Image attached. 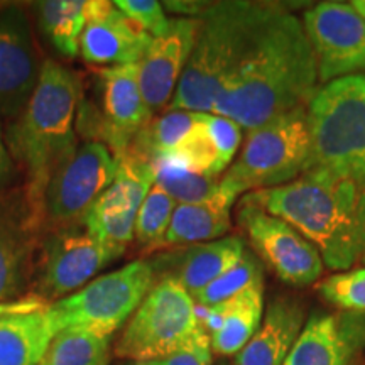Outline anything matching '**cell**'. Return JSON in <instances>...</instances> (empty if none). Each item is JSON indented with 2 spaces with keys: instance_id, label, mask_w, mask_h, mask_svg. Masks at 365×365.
Listing matches in <instances>:
<instances>
[{
  "instance_id": "obj_10",
  "label": "cell",
  "mask_w": 365,
  "mask_h": 365,
  "mask_svg": "<svg viewBox=\"0 0 365 365\" xmlns=\"http://www.w3.org/2000/svg\"><path fill=\"white\" fill-rule=\"evenodd\" d=\"M115 175L117 161L107 145L78 144L49 178L33 222L36 234L83 220Z\"/></svg>"
},
{
  "instance_id": "obj_36",
  "label": "cell",
  "mask_w": 365,
  "mask_h": 365,
  "mask_svg": "<svg viewBox=\"0 0 365 365\" xmlns=\"http://www.w3.org/2000/svg\"><path fill=\"white\" fill-rule=\"evenodd\" d=\"M12 171V159H11V153H9L6 139H4L2 134V125H0V190L2 186L6 185L9 176H11Z\"/></svg>"
},
{
  "instance_id": "obj_24",
  "label": "cell",
  "mask_w": 365,
  "mask_h": 365,
  "mask_svg": "<svg viewBox=\"0 0 365 365\" xmlns=\"http://www.w3.org/2000/svg\"><path fill=\"white\" fill-rule=\"evenodd\" d=\"M264 318V282L247 287L227 299L222 327L210 336L212 352L222 357L237 355L259 330Z\"/></svg>"
},
{
  "instance_id": "obj_22",
  "label": "cell",
  "mask_w": 365,
  "mask_h": 365,
  "mask_svg": "<svg viewBox=\"0 0 365 365\" xmlns=\"http://www.w3.org/2000/svg\"><path fill=\"white\" fill-rule=\"evenodd\" d=\"M36 235L27 217L19 220L0 207V303L21 298L33 277Z\"/></svg>"
},
{
  "instance_id": "obj_37",
  "label": "cell",
  "mask_w": 365,
  "mask_h": 365,
  "mask_svg": "<svg viewBox=\"0 0 365 365\" xmlns=\"http://www.w3.org/2000/svg\"><path fill=\"white\" fill-rule=\"evenodd\" d=\"M350 4H352L355 12H357L359 16L365 21V0H354V2H350Z\"/></svg>"
},
{
  "instance_id": "obj_33",
  "label": "cell",
  "mask_w": 365,
  "mask_h": 365,
  "mask_svg": "<svg viewBox=\"0 0 365 365\" xmlns=\"http://www.w3.org/2000/svg\"><path fill=\"white\" fill-rule=\"evenodd\" d=\"M113 6L150 38H159L168 33L171 26V19L164 12V6L158 0H115Z\"/></svg>"
},
{
  "instance_id": "obj_13",
  "label": "cell",
  "mask_w": 365,
  "mask_h": 365,
  "mask_svg": "<svg viewBox=\"0 0 365 365\" xmlns=\"http://www.w3.org/2000/svg\"><path fill=\"white\" fill-rule=\"evenodd\" d=\"M301 22L317 59L322 86L365 70V21L352 4L319 2L304 12Z\"/></svg>"
},
{
  "instance_id": "obj_6",
  "label": "cell",
  "mask_w": 365,
  "mask_h": 365,
  "mask_svg": "<svg viewBox=\"0 0 365 365\" xmlns=\"http://www.w3.org/2000/svg\"><path fill=\"white\" fill-rule=\"evenodd\" d=\"M308 159L307 107H299L247 132L239 158L220 178V191L237 202L240 195L289 185L307 171Z\"/></svg>"
},
{
  "instance_id": "obj_8",
  "label": "cell",
  "mask_w": 365,
  "mask_h": 365,
  "mask_svg": "<svg viewBox=\"0 0 365 365\" xmlns=\"http://www.w3.org/2000/svg\"><path fill=\"white\" fill-rule=\"evenodd\" d=\"M154 282L156 274L149 261H134L95 277L76 293L49 304L54 330H83L110 339L125 327Z\"/></svg>"
},
{
  "instance_id": "obj_28",
  "label": "cell",
  "mask_w": 365,
  "mask_h": 365,
  "mask_svg": "<svg viewBox=\"0 0 365 365\" xmlns=\"http://www.w3.org/2000/svg\"><path fill=\"white\" fill-rule=\"evenodd\" d=\"M159 159H168V161L188 168V170L200 173V175L213 178H218L227 170L225 163H223L220 153H218L215 140L210 135L207 124H205V113H200L193 129L182 137L176 148Z\"/></svg>"
},
{
  "instance_id": "obj_31",
  "label": "cell",
  "mask_w": 365,
  "mask_h": 365,
  "mask_svg": "<svg viewBox=\"0 0 365 365\" xmlns=\"http://www.w3.org/2000/svg\"><path fill=\"white\" fill-rule=\"evenodd\" d=\"M257 282H264L262 261L252 250L247 249L234 267H230L220 277L210 282L193 298L198 307H213V304L222 303V301L234 298V296L250 286L257 284Z\"/></svg>"
},
{
  "instance_id": "obj_4",
  "label": "cell",
  "mask_w": 365,
  "mask_h": 365,
  "mask_svg": "<svg viewBox=\"0 0 365 365\" xmlns=\"http://www.w3.org/2000/svg\"><path fill=\"white\" fill-rule=\"evenodd\" d=\"M276 6L250 0L208 4L198 17L193 53L168 110L212 112L218 91L234 75Z\"/></svg>"
},
{
  "instance_id": "obj_15",
  "label": "cell",
  "mask_w": 365,
  "mask_h": 365,
  "mask_svg": "<svg viewBox=\"0 0 365 365\" xmlns=\"http://www.w3.org/2000/svg\"><path fill=\"white\" fill-rule=\"evenodd\" d=\"M41 68L33 27L21 7L0 9V120L21 115L38 85Z\"/></svg>"
},
{
  "instance_id": "obj_17",
  "label": "cell",
  "mask_w": 365,
  "mask_h": 365,
  "mask_svg": "<svg viewBox=\"0 0 365 365\" xmlns=\"http://www.w3.org/2000/svg\"><path fill=\"white\" fill-rule=\"evenodd\" d=\"M149 34L139 29L108 0H86V26L80 39V54L93 66L137 65L148 51Z\"/></svg>"
},
{
  "instance_id": "obj_26",
  "label": "cell",
  "mask_w": 365,
  "mask_h": 365,
  "mask_svg": "<svg viewBox=\"0 0 365 365\" xmlns=\"http://www.w3.org/2000/svg\"><path fill=\"white\" fill-rule=\"evenodd\" d=\"M200 113L202 112L168 110L163 115L153 117L137 134L129 153L154 163L176 148L182 137L193 129Z\"/></svg>"
},
{
  "instance_id": "obj_3",
  "label": "cell",
  "mask_w": 365,
  "mask_h": 365,
  "mask_svg": "<svg viewBox=\"0 0 365 365\" xmlns=\"http://www.w3.org/2000/svg\"><path fill=\"white\" fill-rule=\"evenodd\" d=\"M80 97L78 76L48 59L24 110L9 124L7 149L27 175L26 205L31 228L49 178L80 144L76 137Z\"/></svg>"
},
{
  "instance_id": "obj_30",
  "label": "cell",
  "mask_w": 365,
  "mask_h": 365,
  "mask_svg": "<svg viewBox=\"0 0 365 365\" xmlns=\"http://www.w3.org/2000/svg\"><path fill=\"white\" fill-rule=\"evenodd\" d=\"M176 202L154 182L145 195L135 218V242L145 250H159L170 228Z\"/></svg>"
},
{
  "instance_id": "obj_25",
  "label": "cell",
  "mask_w": 365,
  "mask_h": 365,
  "mask_svg": "<svg viewBox=\"0 0 365 365\" xmlns=\"http://www.w3.org/2000/svg\"><path fill=\"white\" fill-rule=\"evenodd\" d=\"M34 6L41 29L56 51L76 56L86 26V0H46Z\"/></svg>"
},
{
  "instance_id": "obj_1",
  "label": "cell",
  "mask_w": 365,
  "mask_h": 365,
  "mask_svg": "<svg viewBox=\"0 0 365 365\" xmlns=\"http://www.w3.org/2000/svg\"><path fill=\"white\" fill-rule=\"evenodd\" d=\"M318 70L303 22L277 4L212 112L247 132L299 107L317 93Z\"/></svg>"
},
{
  "instance_id": "obj_11",
  "label": "cell",
  "mask_w": 365,
  "mask_h": 365,
  "mask_svg": "<svg viewBox=\"0 0 365 365\" xmlns=\"http://www.w3.org/2000/svg\"><path fill=\"white\" fill-rule=\"evenodd\" d=\"M122 255L86 227L85 218L73 225L48 230L41 244L34 291L48 303L59 301L88 284L105 266Z\"/></svg>"
},
{
  "instance_id": "obj_20",
  "label": "cell",
  "mask_w": 365,
  "mask_h": 365,
  "mask_svg": "<svg viewBox=\"0 0 365 365\" xmlns=\"http://www.w3.org/2000/svg\"><path fill=\"white\" fill-rule=\"evenodd\" d=\"M245 250V240L240 235H230L205 244L173 247L149 262L156 279H175L191 296H196L210 282L234 267Z\"/></svg>"
},
{
  "instance_id": "obj_14",
  "label": "cell",
  "mask_w": 365,
  "mask_h": 365,
  "mask_svg": "<svg viewBox=\"0 0 365 365\" xmlns=\"http://www.w3.org/2000/svg\"><path fill=\"white\" fill-rule=\"evenodd\" d=\"M117 161V175L86 213V227L110 247L124 254L134 240L135 218L156 181L153 163L127 153Z\"/></svg>"
},
{
  "instance_id": "obj_7",
  "label": "cell",
  "mask_w": 365,
  "mask_h": 365,
  "mask_svg": "<svg viewBox=\"0 0 365 365\" xmlns=\"http://www.w3.org/2000/svg\"><path fill=\"white\" fill-rule=\"evenodd\" d=\"M207 335L193 296L175 279H156L118 336L113 355L125 362H149L188 349Z\"/></svg>"
},
{
  "instance_id": "obj_23",
  "label": "cell",
  "mask_w": 365,
  "mask_h": 365,
  "mask_svg": "<svg viewBox=\"0 0 365 365\" xmlns=\"http://www.w3.org/2000/svg\"><path fill=\"white\" fill-rule=\"evenodd\" d=\"M234 200L222 191L202 203L176 205L163 247H185L218 240L230 230V210Z\"/></svg>"
},
{
  "instance_id": "obj_19",
  "label": "cell",
  "mask_w": 365,
  "mask_h": 365,
  "mask_svg": "<svg viewBox=\"0 0 365 365\" xmlns=\"http://www.w3.org/2000/svg\"><path fill=\"white\" fill-rule=\"evenodd\" d=\"M49 304L31 293L0 303V365H39L56 335Z\"/></svg>"
},
{
  "instance_id": "obj_29",
  "label": "cell",
  "mask_w": 365,
  "mask_h": 365,
  "mask_svg": "<svg viewBox=\"0 0 365 365\" xmlns=\"http://www.w3.org/2000/svg\"><path fill=\"white\" fill-rule=\"evenodd\" d=\"M153 166L156 173L154 182L161 186L176 205L207 202L220 191V178L200 175L168 159H158Z\"/></svg>"
},
{
  "instance_id": "obj_5",
  "label": "cell",
  "mask_w": 365,
  "mask_h": 365,
  "mask_svg": "<svg viewBox=\"0 0 365 365\" xmlns=\"http://www.w3.org/2000/svg\"><path fill=\"white\" fill-rule=\"evenodd\" d=\"M309 159L318 173L365 188V75L333 80L307 107Z\"/></svg>"
},
{
  "instance_id": "obj_16",
  "label": "cell",
  "mask_w": 365,
  "mask_h": 365,
  "mask_svg": "<svg viewBox=\"0 0 365 365\" xmlns=\"http://www.w3.org/2000/svg\"><path fill=\"white\" fill-rule=\"evenodd\" d=\"M284 365H365V314H309Z\"/></svg>"
},
{
  "instance_id": "obj_35",
  "label": "cell",
  "mask_w": 365,
  "mask_h": 365,
  "mask_svg": "<svg viewBox=\"0 0 365 365\" xmlns=\"http://www.w3.org/2000/svg\"><path fill=\"white\" fill-rule=\"evenodd\" d=\"M124 365H212V345L210 336L203 335L188 349L149 362H125Z\"/></svg>"
},
{
  "instance_id": "obj_21",
  "label": "cell",
  "mask_w": 365,
  "mask_h": 365,
  "mask_svg": "<svg viewBox=\"0 0 365 365\" xmlns=\"http://www.w3.org/2000/svg\"><path fill=\"white\" fill-rule=\"evenodd\" d=\"M307 323L299 299L279 296L269 304L259 330L235 355L234 365H284Z\"/></svg>"
},
{
  "instance_id": "obj_27",
  "label": "cell",
  "mask_w": 365,
  "mask_h": 365,
  "mask_svg": "<svg viewBox=\"0 0 365 365\" xmlns=\"http://www.w3.org/2000/svg\"><path fill=\"white\" fill-rule=\"evenodd\" d=\"M110 339L83 330H61L39 365H108Z\"/></svg>"
},
{
  "instance_id": "obj_18",
  "label": "cell",
  "mask_w": 365,
  "mask_h": 365,
  "mask_svg": "<svg viewBox=\"0 0 365 365\" xmlns=\"http://www.w3.org/2000/svg\"><path fill=\"white\" fill-rule=\"evenodd\" d=\"M198 31V17L171 19L168 33L153 38L137 65L140 91L153 113L170 105L193 53Z\"/></svg>"
},
{
  "instance_id": "obj_32",
  "label": "cell",
  "mask_w": 365,
  "mask_h": 365,
  "mask_svg": "<svg viewBox=\"0 0 365 365\" xmlns=\"http://www.w3.org/2000/svg\"><path fill=\"white\" fill-rule=\"evenodd\" d=\"M319 296L340 312L365 314V267L336 272L317 286Z\"/></svg>"
},
{
  "instance_id": "obj_34",
  "label": "cell",
  "mask_w": 365,
  "mask_h": 365,
  "mask_svg": "<svg viewBox=\"0 0 365 365\" xmlns=\"http://www.w3.org/2000/svg\"><path fill=\"white\" fill-rule=\"evenodd\" d=\"M205 124H207L210 135L215 140L223 163L228 168L240 148L242 129L230 118L215 115V113H205Z\"/></svg>"
},
{
  "instance_id": "obj_12",
  "label": "cell",
  "mask_w": 365,
  "mask_h": 365,
  "mask_svg": "<svg viewBox=\"0 0 365 365\" xmlns=\"http://www.w3.org/2000/svg\"><path fill=\"white\" fill-rule=\"evenodd\" d=\"M239 223L247 234L257 257L286 284L304 287L323 274V259L317 247L293 225L242 198Z\"/></svg>"
},
{
  "instance_id": "obj_2",
  "label": "cell",
  "mask_w": 365,
  "mask_h": 365,
  "mask_svg": "<svg viewBox=\"0 0 365 365\" xmlns=\"http://www.w3.org/2000/svg\"><path fill=\"white\" fill-rule=\"evenodd\" d=\"M293 225L331 271L365 267V188L318 173H303L279 188L245 195Z\"/></svg>"
},
{
  "instance_id": "obj_9",
  "label": "cell",
  "mask_w": 365,
  "mask_h": 365,
  "mask_svg": "<svg viewBox=\"0 0 365 365\" xmlns=\"http://www.w3.org/2000/svg\"><path fill=\"white\" fill-rule=\"evenodd\" d=\"M137 65L98 70L93 103L83 100L78 105V130L88 143L107 145L115 159L129 153L137 134L153 118L140 91Z\"/></svg>"
}]
</instances>
